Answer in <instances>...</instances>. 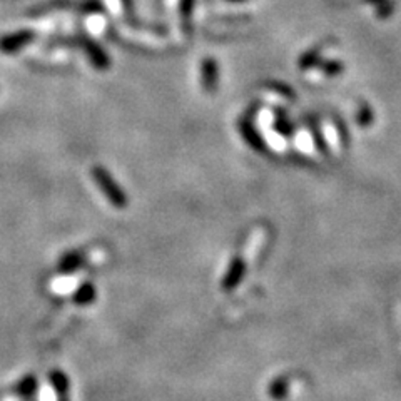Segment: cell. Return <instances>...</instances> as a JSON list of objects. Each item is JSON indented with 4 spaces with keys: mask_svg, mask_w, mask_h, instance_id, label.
Segmentation results:
<instances>
[{
    "mask_svg": "<svg viewBox=\"0 0 401 401\" xmlns=\"http://www.w3.org/2000/svg\"><path fill=\"white\" fill-rule=\"evenodd\" d=\"M104 2H106L109 11L112 12V15H119V12H122L121 0H104Z\"/></svg>",
    "mask_w": 401,
    "mask_h": 401,
    "instance_id": "cell-4",
    "label": "cell"
},
{
    "mask_svg": "<svg viewBox=\"0 0 401 401\" xmlns=\"http://www.w3.org/2000/svg\"><path fill=\"white\" fill-rule=\"evenodd\" d=\"M93 174H94V179L97 181L99 187L102 189V193L107 196V199L111 200L114 206L124 208L125 206L124 194H122V191L114 184V181L111 179V176H109L106 171H102V169H94Z\"/></svg>",
    "mask_w": 401,
    "mask_h": 401,
    "instance_id": "cell-1",
    "label": "cell"
},
{
    "mask_svg": "<svg viewBox=\"0 0 401 401\" xmlns=\"http://www.w3.org/2000/svg\"><path fill=\"white\" fill-rule=\"evenodd\" d=\"M204 82H206V87H211L212 84H216V65L212 62H206L204 65Z\"/></svg>",
    "mask_w": 401,
    "mask_h": 401,
    "instance_id": "cell-3",
    "label": "cell"
},
{
    "mask_svg": "<svg viewBox=\"0 0 401 401\" xmlns=\"http://www.w3.org/2000/svg\"><path fill=\"white\" fill-rule=\"evenodd\" d=\"M30 37V34H20V36H12L6 39L8 42H2V49L4 50H12V49H17V47L20 46V43H24L27 39Z\"/></svg>",
    "mask_w": 401,
    "mask_h": 401,
    "instance_id": "cell-2",
    "label": "cell"
},
{
    "mask_svg": "<svg viewBox=\"0 0 401 401\" xmlns=\"http://www.w3.org/2000/svg\"><path fill=\"white\" fill-rule=\"evenodd\" d=\"M104 25H106V20H104L102 17H100V15H94L93 27H90V30H93V32H94V36H95V34H100V32H102Z\"/></svg>",
    "mask_w": 401,
    "mask_h": 401,
    "instance_id": "cell-5",
    "label": "cell"
}]
</instances>
